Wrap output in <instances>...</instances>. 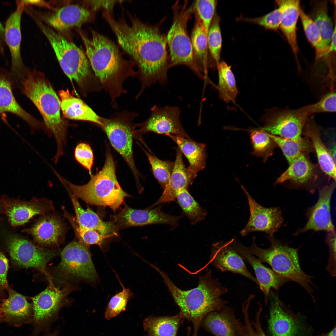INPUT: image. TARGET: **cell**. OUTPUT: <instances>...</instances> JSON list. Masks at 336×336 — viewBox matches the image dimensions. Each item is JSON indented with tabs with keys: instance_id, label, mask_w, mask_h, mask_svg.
Instances as JSON below:
<instances>
[{
	"instance_id": "11",
	"label": "cell",
	"mask_w": 336,
	"mask_h": 336,
	"mask_svg": "<svg viewBox=\"0 0 336 336\" xmlns=\"http://www.w3.org/2000/svg\"><path fill=\"white\" fill-rule=\"evenodd\" d=\"M68 288L60 289L51 283L44 291L32 298L34 336L41 332H49L53 323L57 320L61 309L65 304Z\"/></svg>"
},
{
	"instance_id": "19",
	"label": "cell",
	"mask_w": 336,
	"mask_h": 336,
	"mask_svg": "<svg viewBox=\"0 0 336 336\" xmlns=\"http://www.w3.org/2000/svg\"><path fill=\"white\" fill-rule=\"evenodd\" d=\"M17 4L16 10L6 21L4 32L11 55L12 67L10 75L13 82L19 81L25 73L21 54V20L24 6L20 3Z\"/></svg>"
},
{
	"instance_id": "30",
	"label": "cell",
	"mask_w": 336,
	"mask_h": 336,
	"mask_svg": "<svg viewBox=\"0 0 336 336\" xmlns=\"http://www.w3.org/2000/svg\"><path fill=\"white\" fill-rule=\"evenodd\" d=\"M166 135L177 144L182 154L187 158L189 163L187 170L194 180L197 173L206 166L207 158L206 145L196 142L191 138L171 134Z\"/></svg>"
},
{
	"instance_id": "10",
	"label": "cell",
	"mask_w": 336,
	"mask_h": 336,
	"mask_svg": "<svg viewBox=\"0 0 336 336\" xmlns=\"http://www.w3.org/2000/svg\"><path fill=\"white\" fill-rule=\"evenodd\" d=\"M138 115L127 110L116 113L109 118L102 117L100 127L111 145L124 158L137 178L138 174L133 158V122Z\"/></svg>"
},
{
	"instance_id": "17",
	"label": "cell",
	"mask_w": 336,
	"mask_h": 336,
	"mask_svg": "<svg viewBox=\"0 0 336 336\" xmlns=\"http://www.w3.org/2000/svg\"><path fill=\"white\" fill-rule=\"evenodd\" d=\"M161 206L153 209H136L125 205L118 213L113 216L112 222L116 229L150 224H168L173 229L178 225L181 216L170 215L163 212Z\"/></svg>"
},
{
	"instance_id": "35",
	"label": "cell",
	"mask_w": 336,
	"mask_h": 336,
	"mask_svg": "<svg viewBox=\"0 0 336 336\" xmlns=\"http://www.w3.org/2000/svg\"><path fill=\"white\" fill-rule=\"evenodd\" d=\"M190 39L197 66L200 72L206 77L208 69L212 68L208 57L207 36L202 24L196 16Z\"/></svg>"
},
{
	"instance_id": "43",
	"label": "cell",
	"mask_w": 336,
	"mask_h": 336,
	"mask_svg": "<svg viewBox=\"0 0 336 336\" xmlns=\"http://www.w3.org/2000/svg\"><path fill=\"white\" fill-rule=\"evenodd\" d=\"M63 209L64 216L70 223L79 241L87 246L96 245L101 247L105 239L114 235L103 236L95 230L82 226L77 223L75 217Z\"/></svg>"
},
{
	"instance_id": "44",
	"label": "cell",
	"mask_w": 336,
	"mask_h": 336,
	"mask_svg": "<svg viewBox=\"0 0 336 336\" xmlns=\"http://www.w3.org/2000/svg\"><path fill=\"white\" fill-rule=\"evenodd\" d=\"M278 7L263 16L255 18L240 17L239 20L253 23L271 30H277L279 27L283 15L285 0L276 1Z\"/></svg>"
},
{
	"instance_id": "56",
	"label": "cell",
	"mask_w": 336,
	"mask_h": 336,
	"mask_svg": "<svg viewBox=\"0 0 336 336\" xmlns=\"http://www.w3.org/2000/svg\"><path fill=\"white\" fill-rule=\"evenodd\" d=\"M336 51V26L335 25L333 33L326 53V56Z\"/></svg>"
},
{
	"instance_id": "2",
	"label": "cell",
	"mask_w": 336,
	"mask_h": 336,
	"mask_svg": "<svg viewBox=\"0 0 336 336\" xmlns=\"http://www.w3.org/2000/svg\"><path fill=\"white\" fill-rule=\"evenodd\" d=\"M91 31L90 38L80 32L86 55L99 83L109 95L112 107L117 108L116 100L127 92L123 86L124 81L137 77V72L134 70L133 62L125 59L113 42L94 30Z\"/></svg>"
},
{
	"instance_id": "47",
	"label": "cell",
	"mask_w": 336,
	"mask_h": 336,
	"mask_svg": "<svg viewBox=\"0 0 336 336\" xmlns=\"http://www.w3.org/2000/svg\"><path fill=\"white\" fill-rule=\"evenodd\" d=\"M250 304L249 301H245L242 306L244 324H240L239 336H267L262 329L260 321L262 307H260L257 312L254 321L251 322L248 311Z\"/></svg>"
},
{
	"instance_id": "36",
	"label": "cell",
	"mask_w": 336,
	"mask_h": 336,
	"mask_svg": "<svg viewBox=\"0 0 336 336\" xmlns=\"http://www.w3.org/2000/svg\"><path fill=\"white\" fill-rule=\"evenodd\" d=\"M183 318L180 313L171 316H149L143 322L146 336H176Z\"/></svg>"
},
{
	"instance_id": "58",
	"label": "cell",
	"mask_w": 336,
	"mask_h": 336,
	"mask_svg": "<svg viewBox=\"0 0 336 336\" xmlns=\"http://www.w3.org/2000/svg\"><path fill=\"white\" fill-rule=\"evenodd\" d=\"M317 336H336V327H334L331 331L326 334H323Z\"/></svg>"
},
{
	"instance_id": "13",
	"label": "cell",
	"mask_w": 336,
	"mask_h": 336,
	"mask_svg": "<svg viewBox=\"0 0 336 336\" xmlns=\"http://www.w3.org/2000/svg\"><path fill=\"white\" fill-rule=\"evenodd\" d=\"M58 268L65 276L94 282L97 274L88 246L80 241H72L62 251Z\"/></svg>"
},
{
	"instance_id": "6",
	"label": "cell",
	"mask_w": 336,
	"mask_h": 336,
	"mask_svg": "<svg viewBox=\"0 0 336 336\" xmlns=\"http://www.w3.org/2000/svg\"><path fill=\"white\" fill-rule=\"evenodd\" d=\"M36 21L50 43L62 69L69 79L80 86H89L92 90L100 91L101 87L92 73L88 59L83 51L60 34L39 20Z\"/></svg>"
},
{
	"instance_id": "3",
	"label": "cell",
	"mask_w": 336,
	"mask_h": 336,
	"mask_svg": "<svg viewBox=\"0 0 336 336\" xmlns=\"http://www.w3.org/2000/svg\"><path fill=\"white\" fill-rule=\"evenodd\" d=\"M151 265L162 278L180 308V313L183 318L192 322L194 327L193 336H197L199 327L207 314L221 310L225 307L227 301L221 297L228 292V289L222 285L218 278L212 277L210 269L207 268L205 274L199 276L197 287L183 290L175 286L165 272L155 265Z\"/></svg>"
},
{
	"instance_id": "61",
	"label": "cell",
	"mask_w": 336,
	"mask_h": 336,
	"mask_svg": "<svg viewBox=\"0 0 336 336\" xmlns=\"http://www.w3.org/2000/svg\"><path fill=\"white\" fill-rule=\"evenodd\" d=\"M4 316L2 310L1 305L0 306V323L3 318Z\"/></svg>"
},
{
	"instance_id": "14",
	"label": "cell",
	"mask_w": 336,
	"mask_h": 336,
	"mask_svg": "<svg viewBox=\"0 0 336 336\" xmlns=\"http://www.w3.org/2000/svg\"><path fill=\"white\" fill-rule=\"evenodd\" d=\"M241 186L247 198L250 214L248 222L240 234L245 236L253 232L261 231L268 236H273L284 221L281 209L278 207H263L252 197L243 186Z\"/></svg>"
},
{
	"instance_id": "5",
	"label": "cell",
	"mask_w": 336,
	"mask_h": 336,
	"mask_svg": "<svg viewBox=\"0 0 336 336\" xmlns=\"http://www.w3.org/2000/svg\"><path fill=\"white\" fill-rule=\"evenodd\" d=\"M57 176L65 187L76 197L87 203L108 207L116 212L130 195L124 191L117 180L114 162L110 151H107L102 169L92 175L90 180L82 185L72 183L58 174Z\"/></svg>"
},
{
	"instance_id": "24",
	"label": "cell",
	"mask_w": 336,
	"mask_h": 336,
	"mask_svg": "<svg viewBox=\"0 0 336 336\" xmlns=\"http://www.w3.org/2000/svg\"><path fill=\"white\" fill-rule=\"evenodd\" d=\"M270 291V317L268 320L270 331L273 336H296L298 325L294 318L284 309L278 297Z\"/></svg>"
},
{
	"instance_id": "42",
	"label": "cell",
	"mask_w": 336,
	"mask_h": 336,
	"mask_svg": "<svg viewBox=\"0 0 336 336\" xmlns=\"http://www.w3.org/2000/svg\"><path fill=\"white\" fill-rule=\"evenodd\" d=\"M178 202L191 224L194 225L204 219L205 210L194 198L187 189L180 190L176 196Z\"/></svg>"
},
{
	"instance_id": "16",
	"label": "cell",
	"mask_w": 336,
	"mask_h": 336,
	"mask_svg": "<svg viewBox=\"0 0 336 336\" xmlns=\"http://www.w3.org/2000/svg\"><path fill=\"white\" fill-rule=\"evenodd\" d=\"M0 201L3 206L2 213L13 227L23 225L36 215H43L54 209L52 201L45 198L25 201L3 195Z\"/></svg>"
},
{
	"instance_id": "46",
	"label": "cell",
	"mask_w": 336,
	"mask_h": 336,
	"mask_svg": "<svg viewBox=\"0 0 336 336\" xmlns=\"http://www.w3.org/2000/svg\"><path fill=\"white\" fill-rule=\"evenodd\" d=\"M219 23V18L215 14L207 35L208 49L217 68L220 62L222 42Z\"/></svg>"
},
{
	"instance_id": "34",
	"label": "cell",
	"mask_w": 336,
	"mask_h": 336,
	"mask_svg": "<svg viewBox=\"0 0 336 336\" xmlns=\"http://www.w3.org/2000/svg\"><path fill=\"white\" fill-rule=\"evenodd\" d=\"M300 8L299 0H285L283 16L279 27L296 58L298 51L296 26Z\"/></svg>"
},
{
	"instance_id": "27",
	"label": "cell",
	"mask_w": 336,
	"mask_h": 336,
	"mask_svg": "<svg viewBox=\"0 0 336 336\" xmlns=\"http://www.w3.org/2000/svg\"><path fill=\"white\" fill-rule=\"evenodd\" d=\"M61 110L65 118L71 120L90 122L100 127L102 117L99 116L83 100L73 96L68 90L58 92Z\"/></svg>"
},
{
	"instance_id": "45",
	"label": "cell",
	"mask_w": 336,
	"mask_h": 336,
	"mask_svg": "<svg viewBox=\"0 0 336 336\" xmlns=\"http://www.w3.org/2000/svg\"><path fill=\"white\" fill-rule=\"evenodd\" d=\"M152 167L153 175L164 189L168 184L174 167V162L161 160L144 150Z\"/></svg>"
},
{
	"instance_id": "32",
	"label": "cell",
	"mask_w": 336,
	"mask_h": 336,
	"mask_svg": "<svg viewBox=\"0 0 336 336\" xmlns=\"http://www.w3.org/2000/svg\"><path fill=\"white\" fill-rule=\"evenodd\" d=\"M74 208L77 223L83 227L95 230L103 236L117 235V229L112 222L102 220L94 211L88 208L86 210L80 205L77 198L67 190Z\"/></svg>"
},
{
	"instance_id": "63",
	"label": "cell",
	"mask_w": 336,
	"mask_h": 336,
	"mask_svg": "<svg viewBox=\"0 0 336 336\" xmlns=\"http://www.w3.org/2000/svg\"><path fill=\"white\" fill-rule=\"evenodd\" d=\"M190 332H191V328L190 327H189L188 328V334L187 336H190Z\"/></svg>"
},
{
	"instance_id": "59",
	"label": "cell",
	"mask_w": 336,
	"mask_h": 336,
	"mask_svg": "<svg viewBox=\"0 0 336 336\" xmlns=\"http://www.w3.org/2000/svg\"><path fill=\"white\" fill-rule=\"evenodd\" d=\"M59 332V329H57L52 333H46L42 336H58Z\"/></svg>"
},
{
	"instance_id": "55",
	"label": "cell",
	"mask_w": 336,
	"mask_h": 336,
	"mask_svg": "<svg viewBox=\"0 0 336 336\" xmlns=\"http://www.w3.org/2000/svg\"><path fill=\"white\" fill-rule=\"evenodd\" d=\"M19 1L25 7V5H35L40 6L47 7L50 8L51 7L47 2L43 0H21Z\"/></svg>"
},
{
	"instance_id": "38",
	"label": "cell",
	"mask_w": 336,
	"mask_h": 336,
	"mask_svg": "<svg viewBox=\"0 0 336 336\" xmlns=\"http://www.w3.org/2000/svg\"><path fill=\"white\" fill-rule=\"evenodd\" d=\"M310 17L317 26L328 48L334 28L328 14L327 1H322L314 3L311 12V16Z\"/></svg>"
},
{
	"instance_id": "4",
	"label": "cell",
	"mask_w": 336,
	"mask_h": 336,
	"mask_svg": "<svg viewBox=\"0 0 336 336\" xmlns=\"http://www.w3.org/2000/svg\"><path fill=\"white\" fill-rule=\"evenodd\" d=\"M20 82L22 93L37 108L46 128L54 136L57 148L55 156L59 158L64 154L68 127L67 122L61 116L59 98L49 81L40 72L25 73Z\"/></svg>"
},
{
	"instance_id": "7",
	"label": "cell",
	"mask_w": 336,
	"mask_h": 336,
	"mask_svg": "<svg viewBox=\"0 0 336 336\" xmlns=\"http://www.w3.org/2000/svg\"><path fill=\"white\" fill-rule=\"evenodd\" d=\"M271 243L270 247L264 249L258 247L255 236L248 250L257 256L261 263L270 265L272 269L282 277L297 282L302 286L313 298L311 286V277L302 270L299 262L298 249L291 247L277 240L273 236H267Z\"/></svg>"
},
{
	"instance_id": "40",
	"label": "cell",
	"mask_w": 336,
	"mask_h": 336,
	"mask_svg": "<svg viewBox=\"0 0 336 336\" xmlns=\"http://www.w3.org/2000/svg\"><path fill=\"white\" fill-rule=\"evenodd\" d=\"M269 134L275 143L281 149L289 164L301 155L309 152L311 149L310 142L303 138L295 140Z\"/></svg>"
},
{
	"instance_id": "33",
	"label": "cell",
	"mask_w": 336,
	"mask_h": 336,
	"mask_svg": "<svg viewBox=\"0 0 336 336\" xmlns=\"http://www.w3.org/2000/svg\"><path fill=\"white\" fill-rule=\"evenodd\" d=\"M315 173L314 165L306 153H303L289 164L287 169L278 177L275 184L289 181L298 185L306 184L314 177Z\"/></svg>"
},
{
	"instance_id": "52",
	"label": "cell",
	"mask_w": 336,
	"mask_h": 336,
	"mask_svg": "<svg viewBox=\"0 0 336 336\" xmlns=\"http://www.w3.org/2000/svg\"><path fill=\"white\" fill-rule=\"evenodd\" d=\"M325 237L329 252L328 264L326 270L333 276L336 275V232L335 231L327 232Z\"/></svg>"
},
{
	"instance_id": "62",
	"label": "cell",
	"mask_w": 336,
	"mask_h": 336,
	"mask_svg": "<svg viewBox=\"0 0 336 336\" xmlns=\"http://www.w3.org/2000/svg\"><path fill=\"white\" fill-rule=\"evenodd\" d=\"M2 210H3V206H2V202H1V201H0V212L2 213Z\"/></svg>"
},
{
	"instance_id": "28",
	"label": "cell",
	"mask_w": 336,
	"mask_h": 336,
	"mask_svg": "<svg viewBox=\"0 0 336 336\" xmlns=\"http://www.w3.org/2000/svg\"><path fill=\"white\" fill-rule=\"evenodd\" d=\"M12 84L10 74L0 71V115L6 112L13 113L24 120L32 128H40V123L16 101L12 91Z\"/></svg>"
},
{
	"instance_id": "29",
	"label": "cell",
	"mask_w": 336,
	"mask_h": 336,
	"mask_svg": "<svg viewBox=\"0 0 336 336\" xmlns=\"http://www.w3.org/2000/svg\"><path fill=\"white\" fill-rule=\"evenodd\" d=\"M202 323L215 336H239L240 323L229 308L225 307L221 310L209 313Z\"/></svg>"
},
{
	"instance_id": "39",
	"label": "cell",
	"mask_w": 336,
	"mask_h": 336,
	"mask_svg": "<svg viewBox=\"0 0 336 336\" xmlns=\"http://www.w3.org/2000/svg\"><path fill=\"white\" fill-rule=\"evenodd\" d=\"M299 17L306 38L315 49L316 60L326 56L328 47L313 20L301 8Z\"/></svg>"
},
{
	"instance_id": "49",
	"label": "cell",
	"mask_w": 336,
	"mask_h": 336,
	"mask_svg": "<svg viewBox=\"0 0 336 336\" xmlns=\"http://www.w3.org/2000/svg\"><path fill=\"white\" fill-rule=\"evenodd\" d=\"M132 296L130 290L123 287L122 291L116 294L110 300L105 313V318L110 320L125 311Z\"/></svg>"
},
{
	"instance_id": "31",
	"label": "cell",
	"mask_w": 336,
	"mask_h": 336,
	"mask_svg": "<svg viewBox=\"0 0 336 336\" xmlns=\"http://www.w3.org/2000/svg\"><path fill=\"white\" fill-rule=\"evenodd\" d=\"M305 127V134L311 141L320 168L335 181L336 161L322 141L318 127L311 119H309Z\"/></svg>"
},
{
	"instance_id": "23",
	"label": "cell",
	"mask_w": 336,
	"mask_h": 336,
	"mask_svg": "<svg viewBox=\"0 0 336 336\" xmlns=\"http://www.w3.org/2000/svg\"><path fill=\"white\" fill-rule=\"evenodd\" d=\"M93 16L92 12L87 8L72 4L58 9L46 17L45 20L54 28L63 31L80 27L92 19Z\"/></svg>"
},
{
	"instance_id": "12",
	"label": "cell",
	"mask_w": 336,
	"mask_h": 336,
	"mask_svg": "<svg viewBox=\"0 0 336 336\" xmlns=\"http://www.w3.org/2000/svg\"><path fill=\"white\" fill-rule=\"evenodd\" d=\"M4 242L13 262L20 267L34 268L46 275L47 263L56 255V253L37 246L18 235L6 234Z\"/></svg>"
},
{
	"instance_id": "15",
	"label": "cell",
	"mask_w": 336,
	"mask_h": 336,
	"mask_svg": "<svg viewBox=\"0 0 336 336\" xmlns=\"http://www.w3.org/2000/svg\"><path fill=\"white\" fill-rule=\"evenodd\" d=\"M151 110L149 117L139 124L140 132L143 133L152 132L191 138L182 125L179 108L169 106L161 107L155 105Z\"/></svg>"
},
{
	"instance_id": "25",
	"label": "cell",
	"mask_w": 336,
	"mask_h": 336,
	"mask_svg": "<svg viewBox=\"0 0 336 336\" xmlns=\"http://www.w3.org/2000/svg\"><path fill=\"white\" fill-rule=\"evenodd\" d=\"M7 290L8 297L3 300L1 305L5 320L9 324L19 326L32 321V306L26 297L10 288Z\"/></svg>"
},
{
	"instance_id": "53",
	"label": "cell",
	"mask_w": 336,
	"mask_h": 336,
	"mask_svg": "<svg viewBox=\"0 0 336 336\" xmlns=\"http://www.w3.org/2000/svg\"><path fill=\"white\" fill-rule=\"evenodd\" d=\"M124 1L120 0H88L86 3L90 7L92 11H95L100 9L112 13L115 5L117 3L122 2Z\"/></svg>"
},
{
	"instance_id": "51",
	"label": "cell",
	"mask_w": 336,
	"mask_h": 336,
	"mask_svg": "<svg viewBox=\"0 0 336 336\" xmlns=\"http://www.w3.org/2000/svg\"><path fill=\"white\" fill-rule=\"evenodd\" d=\"M335 111L336 93L334 90H333L329 91L318 102L311 105L310 114Z\"/></svg>"
},
{
	"instance_id": "18",
	"label": "cell",
	"mask_w": 336,
	"mask_h": 336,
	"mask_svg": "<svg viewBox=\"0 0 336 336\" xmlns=\"http://www.w3.org/2000/svg\"><path fill=\"white\" fill-rule=\"evenodd\" d=\"M336 186L335 181L322 187L319 191L316 204L307 210V222L304 226L298 231L297 235L310 230L327 232L335 231L331 214L330 203Z\"/></svg>"
},
{
	"instance_id": "57",
	"label": "cell",
	"mask_w": 336,
	"mask_h": 336,
	"mask_svg": "<svg viewBox=\"0 0 336 336\" xmlns=\"http://www.w3.org/2000/svg\"><path fill=\"white\" fill-rule=\"evenodd\" d=\"M331 155L333 157L334 160L336 161V144L335 143H333L330 147L329 149H328Z\"/></svg>"
},
{
	"instance_id": "9",
	"label": "cell",
	"mask_w": 336,
	"mask_h": 336,
	"mask_svg": "<svg viewBox=\"0 0 336 336\" xmlns=\"http://www.w3.org/2000/svg\"><path fill=\"white\" fill-rule=\"evenodd\" d=\"M311 105L296 109L275 107L267 110L261 118L264 125L261 128L268 133L297 140L310 115Z\"/></svg>"
},
{
	"instance_id": "37",
	"label": "cell",
	"mask_w": 336,
	"mask_h": 336,
	"mask_svg": "<svg viewBox=\"0 0 336 336\" xmlns=\"http://www.w3.org/2000/svg\"><path fill=\"white\" fill-rule=\"evenodd\" d=\"M217 68L219 76L217 89L220 98L227 103L234 102L238 92L231 66L222 61Z\"/></svg>"
},
{
	"instance_id": "22",
	"label": "cell",
	"mask_w": 336,
	"mask_h": 336,
	"mask_svg": "<svg viewBox=\"0 0 336 336\" xmlns=\"http://www.w3.org/2000/svg\"><path fill=\"white\" fill-rule=\"evenodd\" d=\"M22 232L30 235L34 240L41 245L51 246L58 245L62 240L65 226L57 216L43 215L31 227Z\"/></svg>"
},
{
	"instance_id": "20",
	"label": "cell",
	"mask_w": 336,
	"mask_h": 336,
	"mask_svg": "<svg viewBox=\"0 0 336 336\" xmlns=\"http://www.w3.org/2000/svg\"><path fill=\"white\" fill-rule=\"evenodd\" d=\"M231 244L236 252L252 267L255 272L258 284L263 293L265 302L268 301L270 289H278L283 285L290 281L263 265L245 247L236 240L231 239Z\"/></svg>"
},
{
	"instance_id": "8",
	"label": "cell",
	"mask_w": 336,
	"mask_h": 336,
	"mask_svg": "<svg viewBox=\"0 0 336 336\" xmlns=\"http://www.w3.org/2000/svg\"><path fill=\"white\" fill-rule=\"evenodd\" d=\"M172 23L166 36L170 52L169 68L184 65L200 78L204 79L196 64L187 30L188 20L194 12L193 5L188 7L187 1L182 5L176 2L172 7Z\"/></svg>"
},
{
	"instance_id": "1",
	"label": "cell",
	"mask_w": 336,
	"mask_h": 336,
	"mask_svg": "<svg viewBox=\"0 0 336 336\" xmlns=\"http://www.w3.org/2000/svg\"><path fill=\"white\" fill-rule=\"evenodd\" d=\"M128 15L129 23L123 16L117 20L109 12L103 14L119 46L137 66V76L141 85L136 96L137 99L152 85L166 83L169 59L166 37L159 26L144 23L134 16Z\"/></svg>"
},
{
	"instance_id": "48",
	"label": "cell",
	"mask_w": 336,
	"mask_h": 336,
	"mask_svg": "<svg viewBox=\"0 0 336 336\" xmlns=\"http://www.w3.org/2000/svg\"><path fill=\"white\" fill-rule=\"evenodd\" d=\"M217 1L198 0L193 3L194 12L202 24L207 35L215 12Z\"/></svg>"
},
{
	"instance_id": "26",
	"label": "cell",
	"mask_w": 336,
	"mask_h": 336,
	"mask_svg": "<svg viewBox=\"0 0 336 336\" xmlns=\"http://www.w3.org/2000/svg\"><path fill=\"white\" fill-rule=\"evenodd\" d=\"M174 167L169 182L159 198L149 208L162 203L174 201L181 190L187 189L193 180L189 175L183 158V154L178 147Z\"/></svg>"
},
{
	"instance_id": "54",
	"label": "cell",
	"mask_w": 336,
	"mask_h": 336,
	"mask_svg": "<svg viewBox=\"0 0 336 336\" xmlns=\"http://www.w3.org/2000/svg\"><path fill=\"white\" fill-rule=\"evenodd\" d=\"M8 268V259L0 251V297L3 296L4 290L8 285L7 279Z\"/></svg>"
},
{
	"instance_id": "60",
	"label": "cell",
	"mask_w": 336,
	"mask_h": 336,
	"mask_svg": "<svg viewBox=\"0 0 336 336\" xmlns=\"http://www.w3.org/2000/svg\"><path fill=\"white\" fill-rule=\"evenodd\" d=\"M4 32V28L0 21V36L3 34Z\"/></svg>"
},
{
	"instance_id": "50",
	"label": "cell",
	"mask_w": 336,
	"mask_h": 336,
	"mask_svg": "<svg viewBox=\"0 0 336 336\" xmlns=\"http://www.w3.org/2000/svg\"><path fill=\"white\" fill-rule=\"evenodd\" d=\"M74 156L77 162L89 171L91 175V169L94 161L92 149L90 145L81 142L76 147Z\"/></svg>"
},
{
	"instance_id": "21",
	"label": "cell",
	"mask_w": 336,
	"mask_h": 336,
	"mask_svg": "<svg viewBox=\"0 0 336 336\" xmlns=\"http://www.w3.org/2000/svg\"><path fill=\"white\" fill-rule=\"evenodd\" d=\"M210 257L212 264L222 272L240 274L258 284L256 278L248 270L243 259L232 246L231 240L213 244Z\"/></svg>"
},
{
	"instance_id": "41",
	"label": "cell",
	"mask_w": 336,
	"mask_h": 336,
	"mask_svg": "<svg viewBox=\"0 0 336 336\" xmlns=\"http://www.w3.org/2000/svg\"><path fill=\"white\" fill-rule=\"evenodd\" d=\"M249 132L252 149V154L262 158L265 161L272 155L276 144L269 133L261 128L252 129Z\"/></svg>"
}]
</instances>
